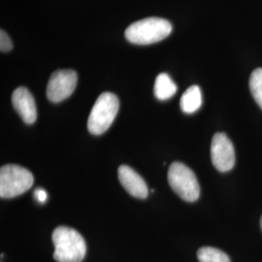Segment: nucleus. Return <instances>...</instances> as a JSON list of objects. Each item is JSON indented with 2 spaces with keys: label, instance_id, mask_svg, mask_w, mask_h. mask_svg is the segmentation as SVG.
Wrapping results in <instances>:
<instances>
[{
  "label": "nucleus",
  "instance_id": "obj_1",
  "mask_svg": "<svg viewBox=\"0 0 262 262\" xmlns=\"http://www.w3.org/2000/svg\"><path fill=\"white\" fill-rule=\"evenodd\" d=\"M54 258L57 262H82L86 253L83 236L68 226H58L53 232Z\"/></svg>",
  "mask_w": 262,
  "mask_h": 262
},
{
  "label": "nucleus",
  "instance_id": "obj_2",
  "mask_svg": "<svg viewBox=\"0 0 262 262\" xmlns=\"http://www.w3.org/2000/svg\"><path fill=\"white\" fill-rule=\"evenodd\" d=\"M172 25L167 19L151 17L131 24L125 29V38L132 44L150 45L170 35Z\"/></svg>",
  "mask_w": 262,
  "mask_h": 262
},
{
  "label": "nucleus",
  "instance_id": "obj_13",
  "mask_svg": "<svg viewBox=\"0 0 262 262\" xmlns=\"http://www.w3.org/2000/svg\"><path fill=\"white\" fill-rule=\"evenodd\" d=\"M250 90L254 100L262 109V68L253 70L250 78Z\"/></svg>",
  "mask_w": 262,
  "mask_h": 262
},
{
  "label": "nucleus",
  "instance_id": "obj_11",
  "mask_svg": "<svg viewBox=\"0 0 262 262\" xmlns=\"http://www.w3.org/2000/svg\"><path fill=\"white\" fill-rule=\"evenodd\" d=\"M155 95L159 100H167L177 92V85L166 73L159 74L155 83Z\"/></svg>",
  "mask_w": 262,
  "mask_h": 262
},
{
  "label": "nucleus",
  "instance_id": "obj_9",
  "mask_svg": "<svg viewBox=\"0 0 262 262\" xmlns=\"http://www.w3.org/2000/svg\"><path fill=\"white\" fill-rule=\"evenodd\" d=\"M118 174L120 183L130 195L139 199L147 198L149 193L147 184L136 171L127 165H122L119 167Z\"/></svg>",
  "mask_w": 262,
  "mask_h": 262
},
{
  "label": "nucleus",
  "instance_id": "obj_6",
  "mask_svg": "<svg viewBox=\"0 0 262 262\" xmlns=\"http://www.w3.org/2000/svg\"><path fill=\"white\" fill-rule=\"evenodd\" d=\"M77 82L78 76L74 70H56L51 75L48 82V99L54 103L66 100L74 93Z\"/></svg>",
  "mask_w": 262,
  "mask_h": 262
},
{
  "label": "nucleus",
  "instance_id": "obj_3",
  "mask_svg": "<svg viewBox=\"0 0 262 262\" xmlns=\"http://www.w3.org/2000/svg\"><path fill=\"white\" fill-rule=\"evenodd\" d=\"M120 101L112 93H103L96 99L88 120V129L94 135H100L109 129L119 112Z\"/></svg>",
  "mask_w": 262,
  "mask_h": 262
},
{
  "label": "nucleus",
  "instance_id": "obj_12",
  "mask_svg": "<svg viewBox=\"0 0 262 262\" xmlns=\"http://www.w3.org/2000/svg\"><path fill=\"white\" fill-rule=\"evenodd\" d=\"M197 258L199 262H230V258L223 251L212 248L203 247L198 250Z\"/></svg>",
  "mask_w": 262,
  "mask_h": 262
},
{
  "label": "nucleus",
  "instance_id": "obj_7",
  "mask_svg": "<svg viewBox=\"0 0 262 262\" xmlns=\"http://www.w3.org/2000/svg\"><path fill=\"white\" fill-rule=\"evenodd\" d=\"M213 165L220 172H227L234 167L235 150L232 142L225 133H215L211 144Z\"/></svg>",
  "mask_w": 262,
  "mask_h": 262
},
{
  "label": "nucleus",
  "instance_id": "obj_10",
  "mask_svg": "<svg viewBox=\"0 0 262 262\" xmlns=\"http://www.w3.org/2000/svg\"><path fill=\"white\" fill-rule=\"evenodd\" d=\"M181 109L186 114H193L202 105V94L198 85H191L182 95Z\"/></svg>",
  "mask_w": 262,
  "mask_h": 262
},
{
  "label": "nucleus",
  "instance_id": "obj_5",
  "mask_svg": "<svg viewBox=\"0 0 262 262\" xmlns=\"http://www.w3.org/2000/svg\"><path fill=\"white\" fill-rule=\"evenodd\" d=\"M168 183L172 189L187 202L196 201L200 187L193 171L182 162H173L168 170Z\"/></svg>",
  "mask_w": 262,
  "mask_h": 262
},
{
  "label": "nucleus",
  "instance_id": "obj_16",
  "mask_svg": "<svg viewBox=\"0 0 262 262\" xmlns=\"http://www.w3.org/2000/svg\"><path fill=\"white\" fill-rule=\"evenodd\" d=\"M260 226H261V230H262V216H261V220H260Z\"/></svg>",
  "mask_w": 262,
  "mask_h": 262
},
{
  "label": "nucleus",
  "instance_id": "obj_15",
  "mask_svg": "<svg viewBox=\"0 0 262 262\" xmlns=\"http://www.w3.org/2000/svg\"><path fill=\"white\" fill-rule=\"evenodd\" d=\"M34 197L39 203H45L48 198L47 192H46L45 189H43L41 187H38L34 191Z\"/></svg>",
  "mask_w": 262,
  "mask_h": 262
},
{
  "label": "nucleus",
  "instance_id": "obj_4",
  "mask_svg": "<svg viewBox=\"0 0 262 262\" xmlns=\"http://www.w3.org/2000/svg\"><path fill=\"white\" fill-rule=\"evenodd\" d=\"M34 182L28 169L16 164H7L0 169V196L13 198L25 193Z\"/></svg>",
  "mask_w": 262,
  "mask_h": 262
},
{
  "label": "nucleus",
  "instance_id": "obj_8",
  "mask_svg": "<svg viewBox=\"0 0 262 262\" xmlns=\"http://www.w3.org/2000/svg\"><path fill=\"white\" fill-rule=\"evenodd\" d=\"M12 104L21 120L27 124L36 122L37 111L35 100L27 88L19 86L12 94Z\"/></svg>",
  "mask_w": 262,
  "mask_h": 262
},
{
  "label": "nucleus",
  "instance_id": "obj_14",
  "mask_svg": "<svg viewBox=\"0 0 262 262\" xmlns=\"http://www.w3.org/2000/svg\"><path fill=\"white\" fill-rule=\"evenodd\" d=\"M13 49V43L11 41L8 34L1 29L0 31V51L2 53H7Z\"/></svg>",
  "mask_w": 262,
  "mask_h": 262
}]
</instances>
